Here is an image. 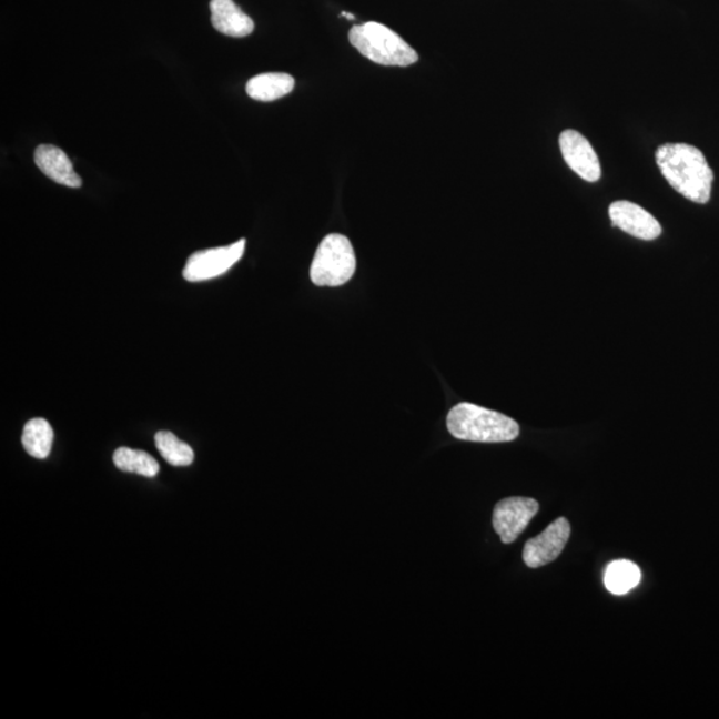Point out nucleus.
Here are the masks:
<instances>
[{
  "instance_id": "obj_11",
  "label": "nucleus",
  "mask_w": 719,
  "mask_h": 719,
  "mask_svg": "<svg viewBox=\"0 0 719 719\" xmlns=\"http://www.w3.org/2000/svg\"><path fill=\"white\" fill-rule=\"evenodd\" d=\"M211 22L226 37L244 38L255 30V23L233 0H211Z\"/></svg>"
},
{
  "instance_id": "obj_8",
  "label": "nucleus",
  "mask_w": 719,
  "mask_h": 719,
  "mask_svg": "<svg viewBox=\"0 0 719 719\" xmlns=\"http://www.w3.org/2000/svg\"><path fill=\"white\" fill-rule=\"evenodd\" d=\"M559 150L571 171L585 180L596 183L601 179V163L588 139L575 130H565L558 139Z\"/></svg>"
},
{
  "instance_id": "obj_12",
  "label": "nucleus",
  "mask_w": 719,
  "mask_h": 719,
  "mask_svg": "<svg viewBox=\"0 0 719 719\" xmlns=\"http://www.w3.org/2000/svg\"><path fill=\"white\" fill-rule=\"evenodd\" d=\"M293 89H295V79L283 72L262 73L250 79L245 87L249 97L259 102H273L288 95Z\"/></svg>"
},
{
  "instance_id": "obj_14",
  "label": "nucleus",
  "mask_w": 719,
  "mask_h": 719,
  "mask_svg": "<svg viewBox=\"0 0 719 719\" xmlns=\"http://www.w3.org/2000/svg\"><path fill=\"white\" fill-rule=\"evenodd\" d=\"M604 581L611 595L622 596L641 581V570L628 559H618L606 568Z\"/></svg>"
},
{
  "instance_id": "obj_13",
  "label": "nucleus",
  "mask_w": 719,
  "mask_h": 719,
  "mask_svg": "<svg viewBox=\"0 0 719 719\" xmlns=\"http://www.w3.org/2000/svg\"><path fill=\"white\" fill-rule=\"evenodd\" d=\"M53 443V431L44 418H32L24 425L23 448L33 458L44 459L50 456Z\"/></svg>"
},
{
  "instance_id": "obj_3",
  "label": "nucleus",
  "mask_w": 719,
  "mask_h": 719,
  "mask_svg": "<svg viewBox=\"0 0 719 719\" xmlns=\"http://www.w3.org/2000/svg\"><path fill=\"white\" fill-rule=\"evenodd\" d=\"M350 42L377 64L408 67L418 60V53L398 33L376 22L352 27Z\"/></svg>"
},
{
  "instance_id": "obj_15",
  "label": "nucleus",
  "mask_w": 719,
  "mask_h": 719,
  "mask_svg": "<svg viewBox=\"0 0 719 719\" xmlns=\"http://www.w3.org/2000/svg\"><path fill=\"white\" fill-rule=\"evenodd\" d=\"M113 463L120 470L136 473L144 477H155L159 473V464L149 453L125 448V446L113 453Z\"/></svg>"
},
{
  "instance_id": "obj_17",
  "label": "nucleus",
  "mask_w": 719,
  "mask_h": 719,
  "mask_svg": "<svg viewBox=\"0 0 719 719\" xmlns=\"http://www.w3.org/2000/svg\"><path fill=\"white\" fill-rule=\"evenodd\" d=\"M342 16L345 17L346 19L355 20V17H353L352 13L343 12Z\"/></svg>"
},
{
  "instance_id": "obj_6",
  "label": "nucleus",
  "mask_w": 719,
  "mask_h": 719,
  "mask_svg": "<svg viewBox=\"0 0 719 719\" xmlns=\"http://www.w3.org/2000/svg\"><path fill=\"white\" fill-rule=\"evenodd\" d=\"M539 505L536 499L526 497L504 498L493 512V528L503 544L515 543L521 533L528 528L533 517L537 515Z\"/></svg>"
},
{
  "instance_id": "obj_2",
  "label": "nucleus",
  "mask_w": 719,
  "mask_h": 719,
  "mask_svg": "<svg viewBox=\"0 0 719 719\" xmlns=\"http://www.w3.org/2000/svg\"><path fill=\"white\" fill-rule=\"evenodd\" d=\"M446 426L453 437L473 443H509L519 435L515 419L470 403L452 408Z\"/></svg>"
},
{
  "instance_id": "obj_7",
  "label": "nucleus",
  "mask_w": 719,
  "mask_h": 719,
  "mask_svg": "<svg viewBox=\"0 0 719 719\" xmlns=\"http://www.w3.org/2000/svg\"><path fill=\"white\" fill-rule=\"evenodd\" d=\"M570 537V524L565 517L553 521L548 528L525 544L523 558L531 569L543 568L555 561L565 549Z\"/></svg>"
},
{
  "instance_id": "obj_9",
  "label": "nucleus",
  "mask_w": 719,
  "mask_h": 719,
  "mask_svg": "<svg viewBox=\"0 0 719 719\" xmlns=\"http://www.w3.org/2000/svg\"><path fill=\"white\" fill-rule=\"evenodd\" d=\"M609 216L611 225L641 240H656L661 236L662 226L658 220L642 206L628 202V200H618L609 206Z\"/></svg>"
},
{
  "instance_id": "obj_10",
  "label": "nucleus",
  "mask_w": 719,
  "mask_h": 719,
  "mask_svg": "<svg viewBox=\"0 0 719 719\" xmlns=\"http://www.w3.org/2000/svg\"><path fill=\"white\" fill-rule=\"evenodd\" d=\"M36 164L45 176L58 184L70 186V189H79L83 184L82 179L73 170L70 158L55 145H39L36 150Z\"/></svg>"
},
{
  "instance_id": "obj_4",
  "label": "nucleus",
  "mask_w": 719,
  "mask_h": 719,
  "mask_svg": "<svg viewBox=\"0 0 719 719\" xmlns=\"http://www.w3.org/2000/svg\"><path fill=\"white\" fill-rule=\"evenodd\" d=\"M356 271V255L348 237L331 233L323 239L313 257L311 280L318 286L348 283Z\"/></svg>"
},
{
  "instance_id": "obj_16",
  "label": "nucleus",
  "mask_w": 719,
  "mask_h": 719,
  "mask_svg": "<svg viewBox=\"0 0 719 719\" xmlns=\"http://www.w3.org/2000/svg\"><path fill=\"white\" fill-rule=\"evenodd\" d=\"M155 444L160 455L172 466H189L195 458V453H193L191 446L180 442L171 432H158Z\"/></svg>"
},
{
  "instance_id": "obj_1",
  "label": "nucleus",
  "mask_w": 719,
  "mask_h": 719,
  "mask_svg": "<svg viewBox=\"0 0 719 719\" xmlns=\"http://www.w3.org/2000/svg\"><path fill=\"white\" fill-rule=\"evenodd\" d=\"M656 162L666 182L683 198L698 204L709 202L715 172L697 146L666 143L657 150Z\"/></svg>"
},
{
  "instance_id": "obj_5",
  "label": "nucleus",
  "mask_w": 719,
  "mask_h": 719,
  "mask_svg": "<svg viewBox=\"0 0 719 719\" xmlns=\"http://www.w3.org/2000/svg\"><path fill=\"white\" fill-rule=\"evenodd\" d=\"M245 240L219 249H211L193 253L186 260L183 277L186 282L199 283L215 279L230 271L243 257Z\"/></svg>"
}]
</instances>
